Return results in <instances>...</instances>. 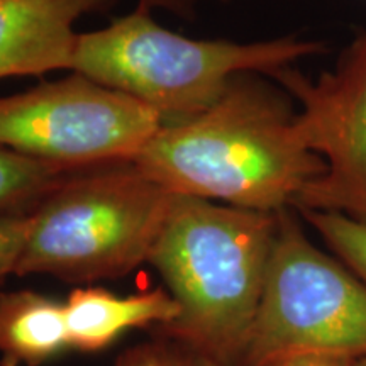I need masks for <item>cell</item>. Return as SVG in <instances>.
I'll use <instances>...</instances> for the list:
<instances>
[{
	"mask_svg": "<svg viewBox=\"0 0 366 366\" xmlns=\"http://www.w3.org/2000/svg\"><path fill=\"white\" fill-rule=\"evenodd\" d=\"M70 350L99 353L131 329L170 326L180 314L167 288L121 297L102 287H79L63 302Z\"/></svg>",
	"mask_w": 366,
	"mask_h": 366,
	"instance_id": "cell-9",
	"label": "cell"
},
{
	"mask_svg": "<svg viewBox=\"0 0 366 366\" xmlns=\"http://www.w3.org/2000/svg\"><path fill=\"white\" fill-rule=\"evenodd\" d=\"M324 51L326 43L299 34L253 43L192 39L136 9L102 29L76 34L70 70L139 100L167 126L212 107L237 75L272 76Z\"/></svg>",
	"mask_w": 366,
	"mask_h": 366,
	"instance_id": "cell-3",
	"label": "cell"
},
{
	"mask_svg": "<svg viewBox=\"0 0 366 366\" xmlns=\"http://www.w3.org/2000/svg\"><path fill=\"white\" fill-rule=\"evenodd\" d=\"M317 232L327 249L366 283V226L332 212L297 210Z\"/></svg>",
	"mask_w": 366,
	"mask_h": 366,
	"instance_id": "cell-12",
	"label": "cell"
},
{
	"mask_svg": "<svg viewBox=\"0 0 366 366\" xmlns=\"http://www.w3.org/2000/svg\"><path fill=\"white\" fill-rule=\"evenodd\" d=\"M172 195L132 162L71 172L31 212L16 274L71 283L124 277L148 263Z\"/></svg>",
	"mask_w": 366,
	"mask_h": 366,
	"instance_id": "cell-4",
	"label": "cell"
},
{
	"mask_svg": "<svg viewBox=\"0 0 366 366\" xmlns=\"http://www.w3.org/2000/svg\"><path fill=\"white\" fill-rule=\"evenodd\" d=\"M355 360L336 358V356L322 355H292L283 358L268 361L263 366H351Z\"/></svg>",
	"mask_w": 366,
	"mask_h": 366,
	"instance_id": "cell-15",
	"label": "cell"
},
{
	"mask_svg": "<svg viewBox=\"0 0 366 366\" xmlns=\"http://www.w3.org/2000/svg\"><path fill=\"white\" fill-rule=\"evenodd\" d=\"M132 163L172 194L259 212L294 207L326 170L290 99L258 73L232 79L199 116L159 127Z\"/></svg>",
	"mask_w": 366,
	"mask_h": 366,
	"instance_id": "cell-1",
	"label": "cell"
},
{
	"mask_svg": "<svg viewBox=\"0 0 366 366\" xmlns=\"http://www.w3.org/2000/svg\"><path fill=\"white\" fill-rule=\"evenodd\" d=\"M29 231L31 214L0 217V287L9 274H16Z\"/></svg>",
	"mask_w": 366,
	"mask_h": 366,
	"instance_id": "cell-14",
	"label": "cell"
},
{
	"mask_svg": "<svg viewBox=\"0 0 366 366\" xmlns=\"http://www.w3.org/2000/svg\"><path fill=\"white\" fill-rule=\"evenodd\" d=\"M272 79L299 102L305 144L326 163L294 209L341 214L366 226V27L315 80L295 66Z\"/></svg>",
	"mask_w": 366,
	"mask_h": 366,
	"instance_id": "cell-7",
	"label": "cell"
},
{
	"mask_svg": "<svg viewBox=\"0 0 366 366\" xmlns=\"http://www.w3.org/2000/svg\"><path fill=\"white\" fill-rule=\"evenodd\" d=\"M278 212L172 195L148 263L180 314L163 334L241 366L277 234Z\"/></svg>",
	"mask_w": 366,
	"mask_h": 366,
	"instance_id": "cell-2",
	"label": "cell"
},
{
	"mask_svg": "<svg viewBox=\"0 0 366 366\" xmlns=\"http://www.w3.org/2000/svg\"><path fill=\"white\" fill-rule=\"evenodd\" d=\"M195 6L197 0H137L136 9L146 12H151L153 9H162V11L190 19V17L195 16Z\"/></svg>",
	"mask_w": 366,
	"mask_h": 366,
	"instance_id": "cell-16",
	"label": "cell"
},
{
	"mask_svg": "<svg viewBox=\"0 0 366 366\" xmlns=\"http://www.w3.org/2000/svg\"><path fill=\"white\" fill-rule=\"evenodd\" d=\"M71 172L0 144V217L31 214Z\"/></svg>",
	"mask_w": 366,
	"mask_h": 366,
	"instance_id": "cell-11",
	"label": "cell"
},
{
	"mask_svg": "<svg viewBox=\"0 0 366 366\" xmlns=\"http://www.w3.org/2000/svg\"><path fill=\"white\" fill-rule=\"evenodd\" d=\"M116 366H227L200 353L185 342L162 332L157 340L129 347L119 356Z\"/></svg>",
	"mask_w": 366,
	"mask_h": 366,
	"instance_id": "cell-13",
	"label": "cell"
},
{
	"mask_svg": "<svg viewBox=\"0 0 366 366\" xmlns=\"http://www.w3.org/2000/svg\"><path fill=\"white\" fill-rule=\"evenodd\" d=\"M162 126L148 105L75 71L0 97V144L70 170L134 162Z\"/></svg>",
	"mask_w": 366,
	"mask_h": 366,
	"instance_id": "cell-6",
	"label": "cell"
},
{
	"mask_svg": "<svg viewBox=\"0 0 366 366\" xmlns=\"http://www.w3.org/2000/svg\"><path fill=\"white\" fill-rule=\"evenodd\" d=\"M351 366H366V356H363V358H358L353 361V365Z\"/></svg>",
	"mask_w": 366,
	"mask_h": 366,
	"instance_id": "cell-17",
	"label": "cell"
},
{
	"mask_svg": "<svg viewBox=\"0 0 366 366\" xmlns=\"http://www.w3.org/2000/svg\"><path fill=\"white\" fill-rule=\"evenodd\" d=\"M112 2L0 0V79L70 70L75 22Z\"/></svg>",
	"mask_w": 366,
	"mask_h": 366,
	"instance_id": "cell-8",
	"label": "cell"
},
{
	"mask_svg": "<svg viewBox=\"0 0 366 366\" xmlns=\"http://www.w3.org/2000/svg\"><path fill=\"white\" fill-rule=\"evenodd\" d=\"M68 350L63 302L34 290L0 292V366H41Z\"/></svg>",
	"mask_w": 366,
	"mask_h": 366,
	"instance_id": "cell-10",
	"label": "cell"
},
{
	"mask_svg": "<svg viewBox=\"0 0 366 366\" xmlns=\"http://www.w3.org/2000/svg\"><path fill=\"white\" fill-rule=\"evenodd\" d=\"M277 234L241 366L292 355L366 356V283L309 239L297 209L277 214Z\"/></svg>",
	"mask_w": 366,
	"mask_h": 366,
	"instance_id": "cell-5",
	"label": "cell"
}]
</instances>
